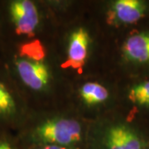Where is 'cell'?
<instances>
[{"mask_svg": "<svg viewBox=\"0 0 149 149\" xmlns=\"http://www.w3.org/2000/svg\"><path fill=\"white\" fill-rule=\"evenodd\" d=\"M0 61L33 110L40 109L44 99L56 92L62 69L57 56L44 42V37L2 44Z\"/></svg>", "mask_w": 149, "mask_h": 149, "instance_id": "cell-1", "label": "cell"}, {"mask_svg": "<svg viewBox=\"0 0 149 149\" xmlns=\"http://www.w3.org/2000/svg\"><path fill=\"white\" fill-rule=\"evenodd\" d=\"M91 120L72 109L32 110L17 133L22 147L56 145L85 149Z\"/></svg>", "mask_w": 149, "mask_h": 149, "instance_id": "cell-2", "label": "cell"}, {"mask_svg": "<svg viewBox=\"0 0 149 149\" xmlns=\"http://www.w3.org/2000/svg\"><path fill=\"white\" fill-rule=\"evenodd\" d=\"M149 129L120 109L91 120L85 149H146Z\"/></svg>", "mask_w": 149, "mask_h": 149, "instance_id": "cell-3", "label": "cell"}, {"mask_svg": "<svg viewBox=\"0 0 149 149\" xmlns=\"http://www.w3.org/2000/svg\"><path fill=\"white\" fill-rule=\"evenodd\" d=\"M44 4L33 0L0 1L2 44L44 37Z\"/></svg>", "mask_w": 149, "mask_h": 149, "instance_id": "cell-4", "label": "cell"}, {"mask_svg": "<svg viewBox=\"0 0 149 149\" xmlns=\"http://www.w3.org/2000/svg\"><path fill=\"white\" fill-rule=\"evenodd\" d=\"M116 61L119 78L149 76V21L118 34Z\"/></svg>", "mask_w": 149, "mask_h": 149, "instance_id": "cell-5", "label": "cell"}, {"mask_svg": "<svg viewBox=\"0 0 149 149\" xmlns=\"http://www.w3.org/2000/svg\"><path fill=\"white\" fill-rule=\"evenodd\" d=\"M73 110L92 120L118 107V84L114 88L100 80H85L76 83L72 90Z\"/></svg>", "mask_w": 149, "mask_h": 149, "instance_id": "cell-6", "label": "cell"}, {"mask_svg": "<svg viewBox=\"0 0 149 149\" xmlns=\"http://www.w3.org/2000/svg\"><path fill=\"white\" fill-rule=\"evenodd\" d=\"M32 110L27 98L0 61V129L17 133Z\"/></svg>", "mask_w": 149, "mask_h": 149, "instance_id": "cell-7", "label": "cell"}, {"mask_svg": "<svg viewBox=\"0 0 149 149\" xmlns=\"http://www.w3.org/2000/svg\"><path fill=\"white\" fill-rule=\"evenodd\" d=\"M61 56H57L61 69L80 72L92 57L95 46V35L85 23H74L66 31Z\"/></svg>", "mask_w": 149, "mask_h": 149, "instance_id": "cell-8", "label": "cell"}, {"mask_svg": "<svg viewBox=\"0 0 149 149\" xmlns=\"http://www.w3.org/2000/svg\"><path fill=\"white\" fill-rule=\"evenodd\" d=\"M118 109L149 129V76L118 79Z\"/></svg>", "mask_w": 149, "mask_h": 149, "instance_id": "cell-9", "label": "cell"}, {"mask_svg": "<svg viewBox=\"0 0 149 149\" xmlns=\"http://www.w3.org/2000/svg\"><path fill=\"white\" fill-rule=\"evenodd\" d=\"M106 22L118 34L149 21V0H114L106 11Z\"/></svg>", "mask_w": 149, "mask_h": 149, "instance_id": "cell-10", "label": "cell"}, {"mask_svg": "<svg viewBox=\"0 0 149 149\" xmlns=\"http://www.w3.org/2000/svg\"><path fill=\"white\" fill-rule=\"evenodd\" d=\"M0 149H22L17 133L0 129Z\"/></svg>", "mask_w": 149, "mask_h": 149, "instance_id": "cell-11", "label": "cell"}, {"mask_svg": "<svg viewBox=\"0 0 149 149\" xmlns=\"http://www.w3.org/2000/svg\"><path fill=\"white\" fill-rule=\"evenodd\" d=\"M22 149H73L61 147V146H56V145H41V146H29V147H22Z\"/></svg>", "mask_w": 149, "mask_h": 149, "instance_id": "cell-12", "label": "cell"}, {"mask_svg": "<svg viewBox=\"0 0 149 149\" xmlns=\"http://www.w3.org/2000/svg\"><path fill=\"white\" fill-rule=\"evenodd\" d=\"M1 46H2V40H1V37H0V48H1Z\"/></svg>", "mask_w": 149, "mask_h": 149, "instance_id": "cell-13", "label": "cell"}, {"mask_svg": "<svg viewBox=\"0 0 149 149\" xmlns=\"http://www.w3.org/2000/svg\"><path fill=\"white\" fill-rule=\"evenodd\" d=\"M146 149H149V147H148V148H147Z\"/></svg>", "mask_w": 149, "mask_h": 149, "instance_id": "cell-14", "label": "cell"}]
</instances>
